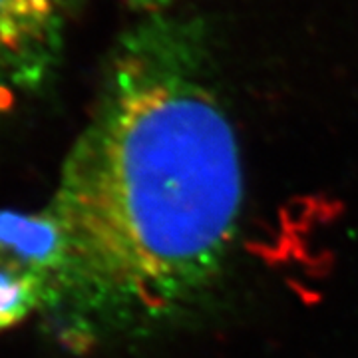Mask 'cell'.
Masks as SVG:
<instances>
[{"label": "cell", "instance_id": "8992f818", "mask_svg": "<svg viewBox=\"0 0 358 358\" xmlns=\"http://www.w3.org/2000/svg\"><path fill=\"white\" fill-rule=\"evenodd\" d=\"M58 4L64 8L66 14H70L72 10H78L84 4V0H58Z\"/></svg>", "mask_w": 358, "mask_h": 358}, {"label": "cell", "instance_id": "6da1fadb", "mask_svg": "<svg viewBox=\"0 0 358 358\" xmlns=\"http://www.w3.org/2000/svg\"><path fill=\"white\" fill-rule=\"evenodd\" d=\"M243 199L209 26L195 14L143 16L108 54L48 205L68 251L46 308L60 338L86 348L193 310L227 267Z\"/></svg>", "mask_w": 358, "mask_h": 358}, {"label": "cell", "instance_id": "277c9868", "mask_svg": "<svg viewBox=\"0 0 358 358\" xmlns=\"http://www.w3.org/2000/svg\"><path fill=\"white\" fill-rule=\"evenodd\" d=\"M46 305V285L0 255V331L13 329Z\"/></svg>", "mask_w": 358, "mask_h": 358}, {"label": "cell", "instance_id": "7a4b0ae2", "mask_svg": "<svg viewBox=\"0 0 358 358\" xmlns=\"http://www.w3.org/2000/svg\"><path fill=\"white\" fill-rule=\"evenodd\" d=\"M66 10L58 0H0V96H38L64 60Z\"/></svg>", "mask_w": 358, "mask_h": 358}, {"label": "cell", "instance_id": "5b68a950", "mask_svg": "<svg viewBox=\"0 0 358 358\" xmlns=\"http://www.w3.org/2000/svg\"><path fill=\"white\" fill-rule=\"evenodd\" d=\"M178 0H126L129 8L138 10V13H143L145 16L150 14H162L167 13L169 6H173Z\"/></svg>", "mask_w": 358, "mask_h": 358}, {"label": "cell", "instance_id": "3957f363", "mask_svg": "<svg viewBox=\"0 0 358 358\" xmlns=\"http://www.w3.org/2000/svg\"><path fill=\"white\" fill-rule=\"evenodd\" d=\"M0 255L46 285L50 307L68 263L64 231L50 207L36 213L0 211Z\"/></svg>", "mask_w": 358, "mask_h": 358}]
</instances>
